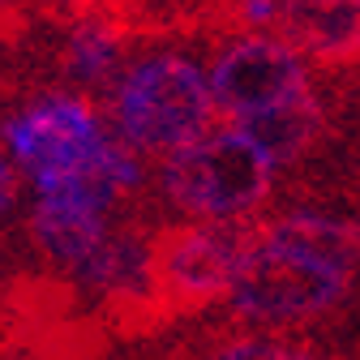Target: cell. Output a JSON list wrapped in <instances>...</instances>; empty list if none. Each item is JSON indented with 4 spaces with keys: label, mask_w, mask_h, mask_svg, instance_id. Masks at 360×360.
Wrapping results in <instances>:
<instances>
[{
    "label": "cell",
    "mask_w": 360,
    "mask_h": 360,
    "mask_svg": "<svg viewBox=\"0 0 360 360\" xmlns=\"http://www.w3.org/2000/svg\"><path fill=\"white\" fill-rule=\"evenodd\" d=\"M210 116V77H202V69L189 56H146L120 77L116 124L124 133V146L176 155L189 142L206 138Z\"/></svg>",
    "instance_id": "6da1fadb"
},
{
    "label": "cell",
    "mask_w": 360,
    "mask_h": 360,
    "mask_svg": "<svg viewBox=\"0 0 360 360\" xmlns=\"http://www.w3.org/2000/svg\"><path fill=\"white\" fill-rule=\"evenodd\" d=\"M270 163L245 133H206L185 150L167 155L163 189L180 210H193L210 223H228L253 210L270 189Z\"/></svg>",
    "instance_id": "7a4b0ae2"
},
{
    "label": "cell",
    "mask_w": 360,
    "mask_h": 360,
    "mask_svg": "<svg viewBox=\"0 0 360 360\" xmlns=\"http://www.w3.org/2000/svg\"><path fill=\"white\" fill-rule=\"evenodd\" d=\"M347 270L257 232L228 296L245 322H304L326 313L347 292Z\"/></svg>",
    "instance_id": "3957f363"
},
{
    "label": "cell",
    "mask_w": 360,
    "mask_h": 360,
    "mask_svg": "<svg viewBox=\"0 0 360 360\" xmlns=\"http://www.w3.org/2000/svg\"><path fill=\"white\" fill-rule=\"evenodd\" d=\"M257 245V232L240 219L228 223H193L155 236V266L167 318L198 313L228 296L236 283V270Z\"/></svg>",
    "instance_id": "277c9868"
},
{
    "label": "cell",
    "mask_w": 360,
    "mask_h": 360,
    "mask_svg": "<svg viewBox=\"0 0 360 360\" xmlns=\"http://www.w3.org/2000/svg\"><path fill=\"white\" fill-rule=\"evenodd\" d=\"M5 146L13 150V163L26 167L39 180L69 176L86 163H95L112 138H103L99 116L77 95H43L30 99L22 112L5 120Z\"/></svg>",
    "instance_id": "5b68a950"
},
{
    "label": "cell",
    "mask_w": 360,
    "mask_h": 360,
    "mask_svg": "<svg viewBox=\"0 0 360 360\" xmlns=\"http://www.w3.org/2000/svg\"><path fill=\"white\" fill-rule=\"evenodd\" d=\"M304 90H309V73H304L300 52L288 39H270V34L236 39L232 48L219 52L210 69L214 108L236 120L283 108L296 95H304Z\"/></svg>",
    "instance_id": "8992f818"
},
{
    "label": "cell",
    "mask_w": 360,
    "mask_h": 360,
    "mask_svg": "<svg viewBox=\"0 0 360 360\" xmlns=\"http://www.w3.org/2000/svg\"><path fill=\"white\" fill-rule=\"evenodd\" d=\"M73 270L90 292H99L116 309V318L124 326L146 330L155 322H167L163 292H159V266H155V236L116 232Z\"/></svg>",
    "instance_id": "52a82bcc"
},
{
    "label": "cell",
    "mask_w": 360,
    "mask_h": 360,
    "mask_svg": "<svg viewBox=\"0 0 360 360\" xmlns=\"http://www.w3.org/2000/svg\"><path fill=\"white\" fill-rule=\"evenodd\" d=\"M279 30L296 52L347 65L360 56V0H279Z\"/></svg>",
    "instance_id": "ba28073f"
},
{
    "label": "cell",
    "mask_w": 360,
    "mask_h": 360,
    "mask_svg": "<svg viewBox=\"0 0 360 360\" xmlns=\"http://www.w3.org/2000/svg\"><path fill=\"white\" fill-rule=\"evenodd\" d=\"M322 129V103L313 99V90H304V95H296L292 103L283 108H270V112H257V116H245L236 120V133H245V138L275 163H292L313 138H318Z\"/></svg>",
    "instance_id": "9c48e42d"
},
{
    "label": "cell",
    "mask_w": 360,
    "mask_h": 360,
    "mask_svg": "<svg viewBox=\"0 0 360 360\" xmlns=\"http://www.w3.org/2000/svg\"><path fill=\"white\" fill-rule=\"evenodd\" d=\"M270 240H283L292 249H304L313 257H322L339 270H352L360 266V223H347V219H330V214H288L279 223H270V228L262 232Z\"/></svg>",
    "instance_id": "30bf717a"
},
{
    "label": "cell",
    "mask_w": 360,
    "mask_h": 360,
    "mask_svg": "<svg viewBox=\"0 0 360 360\" xmlns=\"http://www.w3.org/2000/svg\"><path fill=\"white\" fill-rule=\"evenodd\" d=\"M124 26L112 18V13H99V18H82L73 22L69 39H65V73L82 86H95V82H108L124 56Z\"/></svg>",
    "instance_id": "8fae6325"
},
{
    "label": "cell",
    "mask_w": 360,
    "mask_h": 360,
    "mask_svg": "<svg viewBox=\"0 0 360 360\" xmlns=\"http://www.w3.org/2000/svg\"><path fill=\"white\" fill-rule=\"evenodd\" d=\"M34 240L48 249L52 257L77 266V262H86L108 240V228H103V214L56 206V202H39L34 206Z\"/></svg>",
    "instance_id": "7c38bea8"
},
{
    "label": "cell",
    "mask_w": 360,
    "mask_h": 360,
    "mask_svg": "<svg viewBox=\"0 0 360 360\" xmlns=\"http://www.w3.org/2000/svg\"><path fill=\"white\" fill-rule=\"evenodd\" d=\"M210 360H318V356L275 339H236V343H223Z\"/></svg>",
    "instance_id": "4fadbf2b"
},
{
    "label": "cell",
    "mask_w": 360,
    "mask_h": 360,
    "mask_svg": "<svg viewBox=\"0 0 360 360\" xmlns=\"http://www.w3.org/2000/svg\"><path fill=\"white\" fill-rule=\"evenodd\" d=\"M48 9L60 13V18H99V13H112L116 0H48Z\"/></svg>",
    "instance_id": "5bb4252c"
},
{
    "label": "cell",
    "mask_w": 360,
    "mask_h": 360,
    "mask_svg": "<svg viewBox=\"0 0 360 360\" xmlns=\"http://www.w3.org/2000/svg\"><path fill=\"white\" fill-rule=\"evenodd\" d=\"M13 198H18V176H13V167L5 159H0V214L13 206Z\"/></svg>",
    "instance_id": "9a60e30c"
},
{
    "label": "cell",
    "mask_w": 360,
    "mask_h": 360,
    "mask_svg": "<svg viewBox=\"0 0 360 360\" xmlns=\"http://www.w3.org/2000/svg\"><path fill=\"white\" fill-rule=\"evenodd\" d=\"M0 5H5V0H0Z\"/></svg>",
    "instance_id": "2e32d148"
}]
</instances>
